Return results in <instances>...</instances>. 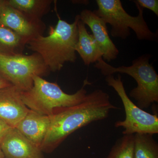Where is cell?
Wrapping results in <instances>:
<instances>
[{
  "mask_svg": "<svg viewBox=\"0 0 158 158\" xmlns=\"http://www.w3.org/2000/svg\"><path fill=\"white\" fill-rule=\"evenodd\" d=\"M6 3L14 9L32 17L41 19L51 10L52 0H6Z\"/></svg>",
  "mask_w": 158,
  "mask_h": 158,
  "instance_id": "15",
  "label": "cell"
},
{
  "mask_svg": "<svg viewBox=\"0 0 158 158\" xmlns=\"http://www.w3.org/2000/svg\"><path fill=\"white\" fill-rule=\"evenodd\" d=\"M142 8H146L158 16V0H137L135 1Z\"/></svg>",
  "mask_w": 158,
  "mask_h": 158,
  "instance_id": "18",
  "label": "cell"
},
{
  "mask_svg": "<svg viewBox=\"0 0 158 158\" xmlns=\"http://www.w3.org/2000/svg\"><path fill=\"white\" fill-rule=\"evenodd\" d=\"M5 158H43L41 149L12 128L0 143Z\"/></svg>",
  "mask_w": 158,
  "mask_h": 158,
  "instance_id": "11",
  "label": "cell"
},
{
  "mask_svg": "<svg viewBox=\"0 0 158 158\" xmlns=\"http://www.w3.org/2000/svg\"><path fill=\"white\" fill-rule=\"evenodd\" d=\"M82 22L89 27L92 35L102 52V58L108 62L116 59L119 51L109 36L107 24L94 11L83 10L79 15Z\"/></svg>",
  "mask_w": 158,
  "mask_h": 158,
  "instance_id": "9",
  "label": "cell"
},
{
  "mask_svg": "<svg viewBox=\"0 0 158 158\" xmlns=\"http://www.w3.org/2000/svg\"><path fill=\"white\" fill-rule=\"evenodd\" d=\"M149 55H144L135 59L129 66L113 67L101 58L94 67L105 76L115 73H125L135 80L137 87L130 91L129 95L137 102L141 109H147L151 105L158 102V75L149 62Z\"/></svg>",
  "mask_w": 158,
  "mask_h": 158,
  "instance_id": "3",
  "label": "cell"
},
{
  "mask_svg": "<svg viewBox=\"0 0 158 158\" xmlns=\"http://www.w3.org/2000/svg\"><path fill=\"white\" fill-rule=\"evenodd\" d=\"M106 81L109 86L115 90L121 99L125 112L124 120L116 122L115 127L123 128V135L158 134L157 115L144 111L130 99L126 92L121 76L118 75V77L115 78L113 75L108 76L106 77Z\"/></svg>",
  "mask_w": 158,
  "mask_h": 158,
  "instance_id": "7",
  "label": "cell"
},
{
  "mask_svg": "<svg viewBox=\"0 0 158 158\" xmlns=\"http://www.w3.org/2000/svg\"><path fill=\"white\" fill-rule=\"evenodd\" d=\"M5 1H6V0H0V11H1V9H2L3 5L5 4Z\"/></svg>",
  "mask_w": 158,
  "mask_h": 158,
  "instance_id": "21",
  "label": "cell"
},
{
  "mask_svg": "<svg viewBox=\"0 0 158 158\" xmlns=\"http://www.w3.org/2000/svg\"><path fill=\"white\" fill-rule=\"evenodd\" d=\"M0 158H5L4 154H3L2 151V149H1V148H0Z\"/></svg>",
  "mask_w": 158,
  "mask_h": 158,
  "instance_id": "22",
  "label": "cell"
},
{
  "mask_svg": "<svg viewBox=\"0 0 158 158\" xmlns=\"http://www.w3.org/2000/svg\"><path fill=\"white\" fill-rule=\"evenodd\" d=\"M56 26H50L48 35L40 36L28 43V48L40 55L50 71H59L66 62H75L77 59L76 46L78 41L77 15L69 23L59 15Z\"/></svg>",
  "mask_w": 158,
  "mask_h": 158,
  "instance_id": "2",
  "label": "cell"
},
{
  "mask_svg": "<svg viewBox=\"0 0 158 158\" xmlns=\"http://www.w3.org/2000/svg\"><path fill=\"white\" fill-rule=\"evenodd\" d=\"M78 41L76 46V52L80 56L85 65L96 63L102 58L103 54L98 44L92 34L88 33L86 25L79 19L77 23Z\"/></svg>",
  "mask_w": 158,
  "mask_h": 158,
  "instance_id": "13",
  "label": "cell"
},
{
  "mask_svg": "<svg viewBox=\"0 0 158 158\" xmlns=\"http://www.w3.org/2000/svg\"><path fill=\"white\" fill-rule=\"evenodd\" d=\"M12 85L0 74V90Z\"/></svg>",
  "mask_w": 158,
  "mask_h": 158,
  "instance_id": "20",
  "label": "cell"
},
{
  "mask_svg": "<svg viewBox=\"0 0 158 158\" xmlns=\"http://www.w3.org/2000/svg\"><path fill=\"white\" fill-rule=\"evenodd\" d=\"M27 42L19 34L0 24V54L15 56L23 54Z\"/></svg>",
  "mask_w": 158,
  "mask_h": 158,
  "instance_id": "14",
  "label": "cell"
},
{
  "mask_svg": "<svg viewBox=\"0 0 158 158\" xmlns=\"http://www.w3.org/2000/svg\"><path fill=\"white\" fill-rule=\"evenodd\" d=\"M117 109L111 103L108 93L98 89L87 94L80 103L55 109L49 116V127L40 146L41 151L52 152L77 130L107 118L111 110Z\"/></svg>",
  "mask_w": 158,
  "mask_h": 158,
  "instance_id": "1",
  "label": "cell"
},
{
  "mask_svg": "<svg viewBox=\"0 0 158 158\" xmlns=\"http://www.w3.org/2000/svg\"><path fill=\"white\" fill-rule=\"evenodd\" d=\"M11 128L12 127L0 118V143Z\"/></svg>",
  "mask_w": 158,
  "mask_h": 158,
  "instance_id": "19",
  "label": "cell"
},
{
  "mask_svg": "<svg viewBox=\"0 0 158 158\" xmlns=\"http://www.w3.org/2000/svg\"><path fill=\"white\" fill-rule=\"evenodd\" d=\"M98 9L94 12L106 24L112 26L111 34L113 37L126 39L130 35V29L135 33L140 40L153 41L156 36L150 30L143 15L144 9L135 1L138 15H130L123 7L119 0H97Z\"/></svg>",
  "mask_w": 158,
  "mask_h": 158,
  "instance_id": "5",
  "label": "cell"
},
{
  "mask_svg": "<svg viewBox=\"0 0 158 158\" xmlns=\"http://www.w3.org/2000/svg\"><path fill=\"white\" fill-rule=\"evenodd\" d=\"M33 79L32 88L21 92L22 99L30 110L48 116L57 108L71 106L81 102L88 94L85 86L90 84L86 79L80 90L73 94H68L56 83L48 81L38 76H35Z\"/></svg>",
  "mask_w": 158,
  "mask_h": 158,
  "instance_id": "4",
  "label": "cell"
},
{
  "mask_svg": "<svg viewBox=\"0 0 158 158\" xmlns=\"http://www.w3.org/2000/svg\"><path fill=\"white\" fill-rule=\"evenodd\" d=\"M134 158H158V144L148 134L134 135Z\"/></svg>",
  "mask_w": 158,
  "mask_h": 158,
  "instance_id": "16",
  "label": "cell"
},
{
  "mask_svg": "<svg viewBox=\"0 0 158 158\" xmlns=\"http://www.w3.org/2000/svg\"><path fill=\"white\" fill-rule=\"evenodd\" d=\"M50 124L49 116L30 110L15 128L40 148L45 139Z\"/></svg>",
  "mask_w": 158,
  "mask_h": 158,
  "instance_id": "12",
  "label": "cell"
},
{
  "mask_svg": "<svg viewBox=\"0 0 158 158\" xmlns=\"http://www.w3.org/2000/svg\"><path fill=\"white\" fill-rule=\"evenodd\" d=\"M0 24L8 27L19 34L28 43L43 35L46 26L42 20L12 8L5 3L0 11Z\"/></svg>",
  "mask_w": 158,
  "mask_h": 158,
  "instance_id": "8",
  "label": "cell"
},
{
  "mask_svg": "<svg viewBox=\"0 0 158 158\" xmlns=\"http://www.w3.org/2000/svg\"><path fill=\"white\" fill-rule=\"evenodd\" d=\"M134 135H123L111 148L106 158H134Z\"/></svg>",
  "mask_w": 158,
  "mask_h": 158,
  "instance_id": "17",
  "label": "cell"
},
{
  "mask_svg": "<svg viewBox=\"0 0 158 158\" xmlns=\"http://www.w3.org/2000/svg\"><path fill=\"white\" fill-rule=\"evenodd\" d=\"M21 92L13 85L0 90V118L12 128L30 111L23 102Z\"/></svg>",
  "mask_w": 158,
  "mask_h": 158,
  "instance_id": "10",
  "label": "cell"
},
{
  "mask_svg": "<svg viewBox=\"0 0 158 158\" xmlns=\"http://www.w3.org/2000/svg\"><path fill=\"white\" fill-rule=\"evenodd\" d=\"M50 72L37 53L15 56L0 54V74L21 92L32 88L35 76L42 77L48 75Z\"/></svg>",
  "mask_w": 158,
  "mask_h": 158,
  "instance_id": "6",
  "label": "cell"
}]
</instances>
